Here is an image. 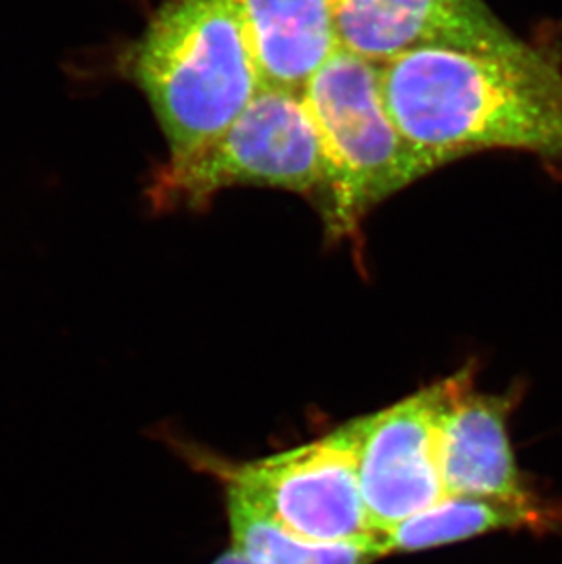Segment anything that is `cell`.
<instances>
[{
    "label": "cell",
    "mask_w": 562,
    "mask_h": 564,
    "mask_svg": "<svg viewBox=\"0 0 562 564\" xmlns=\"http://www.w3.org/2000/svg\"><path fill=\"white\" fill-rule=\"evenodd\" d=\"M213 564H252L245 560L244 555H239L238 552H234L233 549L228 550L227 554L219 555L218 560L214 561Z\"/></svg>",
    "instance_id": "7c38bea8"
},
{
    "label": "cell",
    "mask_w": 562,
    "mask_h": 564,
    "mask_svg": "<svg viewBox=\"0 0 562 564\" xmlns=\"http://www.w3.org/2000/svg\"><path fill=\"white\" fill-rule=\"evenodd\" d=\"M169 160L224 132L261 90L236 0H163L127 57Z\"/></svg>",
    "instance_id": "7a4b0ae2"
},
{
    "label": "cell",
    "mask_w": 562,
    "mask_h": 564,
    "mask_svg": "<svg viewBox=\"0 0 562 564\" xmlns=\"http://www.w3.org/2000/svg\"><path fill=\"white\" fill-rule=\"evenodd\" d=\"M364 416L289 452L230 463L183 447L191 463L236 486L280 524L311 543L377 541L360 488Z\"/></svg>",
    "instance_id": "5b68a950"
},
{
    "label": "cell",
    "mask_w": 562,
    "mask_h": 564,
    "mask_svg": "<svg viewBox=\"0 0 562 564\" xmlns=\"http://www.w3.org/2000/svg\"><path fill=\"white\" fill-rule=\"evenodd\" d=\"M261 88L302 94L342 48L336 0H236Z\"/></svg>",
    "instance_id": "9c48e42d"
},
{
    "label": "cell",
    "mask_w": 562,
    "mask_h": 564,
    "mask_svg": "<svg viewBox=\"0 0 562 564\" xmlns=\"http://www.w3.org/2000/svg\"><path fill=\"white\" fill-rule=\"evenodd\" d=\"M336 2H339V0H336Z\"/></svg>",
    "instance_id": "4fadbf2b"
},
{
    "label": "cell",
    "mask_w": 562,
    "mask_h": 564,
    "mask_svg": "<svg viewBox=\"0 0 562 564\" xmlns=\"http://www.w3.org/2000/svg\"><path fill=\"white\" fill-rule=\"evenodd\" d=\"M455 386L456 373L364 416L360 488L375 532L447 499L439 438Z\"/></svg>",
    "instance_id": "8992f818"
},
{
    "label": "cell",
    "mask_w": 562,
    "mask_h": 564,
    "mask_svg": "<svg viewBox=\"0 0 562 564\" xmlns=\"http://www.w3.org/2000/svg\"><path fill=\"white\" fill-rule=\"evenodd\" d=\"M519 386L505 393L475 389V364L456 371V386L442 422L439 464L447 497L533 501L539 494L520 471L509 438Z\"/></svg>",
    "instance_id": "ba28073f"
},
{
    "label": "cell",
    "mask_w": 562,
    "mask_h": 564,
    "mask_svg": "<svg viewBox=\"0 0 562 564\" xmlns=\"http://www.w3.org/2000/svg\"><path fill=\"white\" fill-rule=\"evenodd\" d=\"M380 90L431 172L484 150L562 163V57L544 44L517 54L409 50L380 64Z\"/></svg>",
    "instance_id": "6da1fadb"
},
{
    "label": "cell",
    "mask_w": 562,
    "mask_h": 564,
    "mask_svg": "<svg viewBox=\"0 0 562 564\" xmlns=\"http://www.w3.org/2000/svg\"><path fill=\"white\" fill-rule=\"evenodd\" d=\"M562 532V502L544 497L533 501H502L480 497H447L378 533L380 555L409 554L462 543L495 532Z\"/></svg>",
    "instance_id": "30bf717a"
},
{
    "label": "cell",
    "mask_w": 562,
    "mask_h": 564,
    "mask_svg": "<svg viewBox=\"0 0 562 564\" xmlns=\"http://www.w3.org/2000/svg\"><path fill=\"white\" fill-rule=\"evenodd\" d=\"M225 486L233 550L252 564H371L380 560L377 541L311 543L300 538L236 486Z\"/></svg>",
    "instance_id": "8fae6325"
},
{
    "label": "cell",
    "mask_w": 562,
    "mask_h": 564,
    "mask_svg": "<svg viewBox=\"0 0 562 564\" xmlns=\"http://www.w3.org/2000/svg\"><path fill=\"white\" fill-rule=\"evenodd\" d=\"M336 28L342 48L377 64L430 46L517 54L530 44L486 0H339Z\"/></svg>",
    "instance_id": "52a82bcc"
},
{
    "label": "cell",
    "mask_w": 562,
    "mask_h": 564,
    "mask_svg": "<svg viewBox=\"0 0 562 564\" xmlns=\"http://www.w3.org/2000/svg\"><path fill=\"white\" fill-rule=\"evenodd\" d=\"M324 176L318 135L302 94L261 88L224 132L163 163L149 196L160 210L205 207L230 187L281 188L318 203Z\"/></svg>",
    "instance_id": "277c9868"
},
{
    "label": "cell",
    "mask_w": 562,
    "mask_h": 564,
    "mask_svg": "<svg viewBox=\"0 0 562 564\" xmlns=\"http://www.w3.org/2000/svg\"><path fill=\"white\" fill-rule=\"evenodd\" d=\"M324 161L320 210L331 238L356 235L361 219L431 174L389 118L380 64L339 48L302 91Z\"/></svg>",
    "instance_id": "3957f363"
}]
</instances>
